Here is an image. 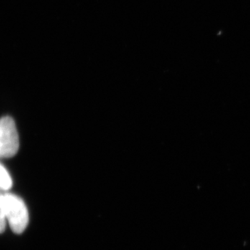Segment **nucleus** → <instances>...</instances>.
<instances>
[{"label": "nucleus", "instance_id": "4", "mask_svg": "<svg viewBox=\"0 0 250 250\" xmlns=\"http://www.w3.org/2000/svg\"><path fill=\"white\" fill-rule=\"evenodd\" d=\"M6 212H5L4 194L0 193V233H2L6 228Z\"/></svg>", "mask_w": 250, "mask_h": 250}, {"label": "nucleus", "instance_id": "3", "mask_svg": "<svg viewBox=\"0 0 250 250\" xmlns=\"http://www.w3.org/2000/svg\"><path fill=\"white\" fill-rule=\"evenodd\" d=\"M11 176L6 168L0 164V190H7L12 187Z\"/></svg>", "mask_w": 250, "mask_h": 250}, {"label": "nucleus", "instance_id": "2", "mask_svg": "<svg viewBox=\"0 0 250 250\" xmlns=\"http://www.w3.org/2000/svg\"><path fill=\"white\" fill-rule=\"evenodd\" d=\"M19 136L16 124L9 116L0 119V158L14 156L19 149Z\"/></svg>", "mask_w": 250, "mask_h": 250}, {"label": "nucleus", "instance_id": "1", "mask_svg": "<svg viewBox=\"0 0 250 250\" xmlns=\"http://www.w3.org/2000/svg\"><path fill=\"white\" fill-rule=\"evenodd\" d=\"M5 212L10 228L16 233H22L29 223V212L24 201L14 194H4Z\"/></svg>", "mask_w": 250, "mask_h": 250}]
</instances>
